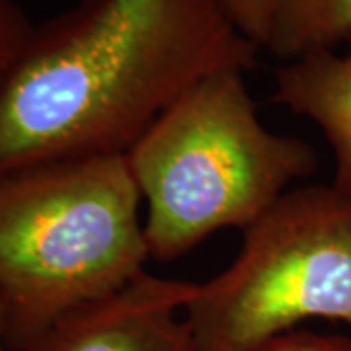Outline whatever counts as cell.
<instances>
[{"label": "cell", "instance_id": "6", "mask_svg": "<svg viewBox=\"0 0 351 351\" xmlns=\"http://www.w3.org/2000/svg\"><path fill=\"white\" fill-rule=\"evenodd\" d=\"M274 100L320 129L336 164L332 184L351 195V38L281 64Z\"/></svg>", "mask_w": 351, "mask_h": 351}, {"label": "cell", "instance_id": "4", "mask_svg": "<svg viewBox=\"0 0 351 351\" xmlns=\"http://www.w3.org/2000/svg\"><path fill=\"white\" fill-rule=\"evenodd\" d=\"M197 351H262L306 320L351 330V195L297 186L244 230L239 256L184 308Z\"/></svg>", "mask_w": 351, "mask_h": 351}, {"label": "cell", "instance_id": "3", "mask_svg": "<svg viewBox=\"0 0 351 351\" xmlns=\"http://www.w3.org/2000/svg\"><path fill=\"white\" fill-rule=\"evenodd\" d=\"M244 71L188 90L125 154L149 256L172 262L219 230H248L318 168L314 149L263 125Z\"/></svg>", "mask_w": 351, "mask_h": 351}, {"label": "cell", "instance_id": "2", "mask_svg": "<svg viewBox=\"0 0 351 351\" xmlns=\"http://www.w3.org/2000/svg\"><path fill=\"white\" fill-rule=\"evenodd\" d=\"M143 199L125 156H88L0 176V306L22 351L66 314L145 274Z\"/></svg>", "mask_w": 351, "mask_h": 351}, {"label": "cell", "instance_id": "9", "mask_svg": "<svg viewBox=\"0 0 351 351\" xmlns=\"http://www.w3.org/2000/svg\"><path fill=\"white\" fill-rule=\"evenodd\" d=\"M34 24L16 2H0V78L29 38Z\"/></svg>", "mask_w": 351, "mask_h": 351}, {"label": "cell", "instance_id": "7", "mask_svg": "<svg viewBox=\"0 0 351 351\" xmlns=\"http://www.w3.org/2000/svg\"><path fill=\"white\" fill-rule=\"evenodd\" d=\"M351 38V0H299L279 20L267 49L283 63L336 49Z\"/></svg>", "mask_w": 351, "mask_h": 351}, {"label": "cell", "instance_id": "11", "mask_svg": "<svg viewBox=\"0 0 351 351\" xmlns=\"http://www.w3.org/2000/svg\"><path fill=\"white\" fill-rule=\"evenodd\" d=\"M0 351H10L6 346V328H4V314H2V306H0Z\"/></svg>", "mask_w": 351, "mask_h": 351}, {"label": "cell", "instance_id": "8", "mask_svg": "<svg viewBox=\"0 0 351 351\" xmlns=\"http://www.w3.org/2000/svg\"><path fill=\"white\" fill-rule=\"evenodd\" d=\"M299 0H223L242 36L258 49H267L279 20Z\"/></svg>", "mask_w": 351, "mask_h": 351}, {"label": "cell", "instance_id": "12", "mask_svg": "<svg viewBox=\"0 0 351 351\" xmlns=\"http://www.w3.org/2000/svg\"><path fill=\"white\" fill-rule=\"evenodd\" d=\"M0 2H16V0H0Z\"/></svg>", "mask_w": 351, "mask_h": 351}, {"label": "cell", "instance_id": "5", "mask_svg": "<svg viewBox=\"0 0 351 351\" xmlns=\"http://www.w3.org/2000/svg\"><path fill=\"white\" fill-rule=\"evenodd\" d=\"M197 283L143 274L66 314L22 351H197L184 308Z\"/></svg>", "mask_w": 351, "mask_h": 351}, {"label": "cell", "instance_id": "1", "mask_svg": "<svg viewBox=\"0 0 351 351\" xmlns=\"http://www.w3.org/2000/svg\"><path fill=\"white\" fill-rule=\"evenodd\" d=\"M258 47L223 0H80L34 25L0 78V176L125 156L188 90Z\"/></svg>", "mask_w": 351, "mask_h": 351}, {"label": "cell", "instance_id": "10", "mask_svg": "<svg viewBox=\"0 0 351 351\" xmlns=\"http://www.w3.org/2000/svg\"><path fill=\"white\" fill-rule=\"evenodd\" d=\"M262 351H351V338L295 330L271 341Z\"/></svg>", "mask_w": 351, "mask_h": 351}]
</instances>
